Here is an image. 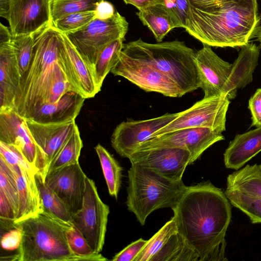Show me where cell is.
Wrapping results in <instances>:
<instances>
[{
  "label": "cell",
  "mask_w": 261,
  "mask_h": 261,
  "mask_svg": "<svg viewBox=\"0 0 261 261\" xmlns=\"http://www.w3.org/2000/svg\"><path fill=\"white\" fill-rule=\"evenodd\" d=\"M62 34L63 39L60 47V62L70 91L77 93L85 99L94 97L100 90L96 84L92 67L83 59L67 36Z\"/></svg>",
  "instance_id": "9a60e30c"
},
{
  "label": "cell",
  "mask_w": 261,
  "mask_h": 261,
  "mask_svg": "<svg viewBox=\"0 0 261 261\" xmlns=\"http://www.w3.org/2000/svg\"><path fill=\"white\" fill-rule=\"evenodd\" d=\"M178 113H167L146 120H127L118 124L113 131L111 141L113 148L121 157L129 158L143 142L178 116Z\"/></svg>",
  "instance_id": "4fadbf2b"
},
{
  "label": "cell",
  "mask_w": 261,
  "mask_h": 261,
  "mask_svg": "<svg viewBox=\"0 0 261 261\" xmlns=\"http://www.w3.org/2000/svg\"><path fill=\"white\" fill-rule=\"evenodd\" d=\"M72 225L42 210L14 222V227L22 232V240L15 254L4 259L17 261H106L100 253L88 256L74 254L66 238V231Z\"/></svg>",
  "instance_id": "277c9868"
},
{
  "label": "cell",
  "mask_w": 261,
  "mask_h": 261,
  "mask_svg": "<svg viewBox=\"0 0 261 261\" xmlns=\"http://www.w3.org/2000/svg\"><path fill=\"white\" fill-rule=\"evenodd\" d=\"M238 56L231 64V69L223 94L229 100L237 96L238 89L244 88L253 80V73L258 64L259 47L248 43L241 47Z\"/></svg>",
  "instance_id": "44dd1931"
},
{
  "label": "cell",
  "mask_w": 261,
  "mask_h": 261,
  "mask_svg": "<svg viewBox=\"0 0 261 261\" xmlns=\"http://www.w3.org/2000/svg\"><path fill=\"white\" fill-rule=\"evenodd\" d=\"M239 3L247 6L253 10L258 11V6L257 0H236Z\"/></svg>",
  "instance_id": "f907efd6"
},
{
  "label": "cell",
  "mask_w": 261,
  "mask_h": 261,
  "mask_svg": "<svg viewBox=\"0 0 261 261\" xmlns=\"http://www.w3.org/2000/svg\"><path fill=\"white\" fill-rule=\"evenodd\" d=\"M231 0H188L192 7L204 11L216 10L225 6Z\"/></svg>",
  "instance_id": "f6af8a7d"
},
{
  "label": "cell",
  "mask_w": 261,
  "mask_h": 261,
  "mask_svg": "<svg viewBox=\"0 0 261 261\" xmlns=\"http://www.w3.org/2000/svg\"><path fill=\"white\" fill-rule=\"evenodd\" d=\"M0 141L16 147L45 179L46 166L43 154L30 132L26 119L13 109H0Z\"/></svg>",
  "instance_id": "30bf717a"
},
{
  "label": "cell",
  "mask_w": 261,
  "mask_h": 261,
  "mask_svg": "<svg viewBox=\"0 0 261 261\" xmlns=\"http://www.w3.org/2000/svg\"><path fill=\"white\" fill-rule=\"evenodd\" d=\"M11 40L0 43V109L15 110L22 76Z\"/></svg>",
  "instance_id": "ffe728a7"
},
{
  "label": "cell",
  "mask_w": 261,
  "mask_h": 261,
  "mask_svg": "<svg viewBox=\"0 0 261 261\" xmlns=\"http://www.w3.org/2000/svg\"><path fill=\"white\" fill-rule=\"evenodd\" d=\"M12 42L15 47L20 71L22 76L31 63L34 48L33 34L13 36Z\"/></svg>",
  "instance_id": "8d00e7d4"
},
{
  "label": "cell",
  "mask_w": 261,
  "mask_h": 261,
  "mask_svg": "<svg viewBox=\"0 0 261 261\" xmlns=\"http://www.w3.org/2000/svg\"><path fill=\"white\" fill-rule=\"evenodd\" d=\"M87 176L79 162L48 172L47 185L69 208L72 217L82 207Z\"/></svg>",
  "instance_id": "e0dca14e"
},
{
  "label": "cell",
  "mask_w": 261,
  "mask_h": 261,
  "mask_svg": "<svg viewBox=\"0 0 261 261\" xmlns=\"http://www.w3.org/2000/svg\"><path fill=\"white\" fill-rule=\"evenodd\" d=\"M82 147L83 142L77 126L71 137L49 164L46 174L78 162Z\"/></svg>",
  "instance_id": "4dcf8cb0"
},
{
  "label": "cell",
  "mask_w": 261,
  "mask_h": 261,
  "mask_svg": "<svg viewBox=\"0 0 261 261\" xmlns=\"http://www.w3.org/2000/svg\"><path fill=\"white\" fill-rule=\"evenodd\" d=\"M13 37L9 28L0 23V43L10 41Z\"/></svg>",
  "instance_id": "c3c4849f"
},
{
  "label": "cell",
  "mask_w": 261,
  "mask_h": 261,
  "mask_svg": "<svg viewBox=\"0 0 261 261\" xmlns=\"http://www.w3.org/2000/svg\"><path fill=\"white\" fill-rule=\"evenodd\" d=\"M16 213L6 195L0 191V219L1 226L6 229L14 227Z\"/></svg>",
  "instance_id": "60d3db41"
},
{
  "label": "cell",
  "mask_w": 261,
  "mask_h": 261,
  "mask_svg": "<svg viewBox=\"0 0 261 261\" xmlns=\"http://www.w3.org/2000/svg\"><path fill=\"white\" fill-rule=\"evenodd\" d=\"M163 4L176 22L178 28L185 29L188 24L190 12L188 0H164Z\"/></svg>",
  "instance_id": "ab89813d"
},
{
  "label": "cell",
  "mask_w": 261,
  "mask_h": 261,
  "mask_svg": "<svg viewBox=\"0 0 261 261\" xmlns=\"http://www.w3.org/2000/svg\"><path fill=\"white\" fill-rule=\"evenodd\" d=\"M229 103L230 100L223 94L203 97L190 108L178 112L174 120L156 132L152 138L194 127H207L222 133L226 129V116Z\"/></svg>",
  "instance_id": "ba28073f"
},
{
  "label": "cell",
  "mask_w": 261,
  "mask_h": 261,
  "mask_svg": "<svg viewBox=\"0 0 261 261\" xmlns=\"http://www.w3.org/2000/svg\"><path fill=\"white\" fill-rule=\"evenodd\" d=\"M69 246L76 255L88 256L95 254L81 231L72 224L66 231Z\"/></svg>",
  "instance_id": "74e56055"
},
{
  "label": "cell",
  "mask_w": 261,
  "mask_h": 261,
  "mask_svg": "<svg viewBox=\"0 0 261 261\" xmlns=\"http://www.w3.org/2000/svg\"><path fill=\"white\" fill-rule=\"evenodd\" d=\"M95 150L99 158L109 194L117 199L121 187L122 168L113 156L98 144Z\"/></svg>",
  "instance_id": "f546056e"
},
{
  "label": "cell",
  "mask_w": 261,
  "mask_h": 261,
  "mask_svg": "<svg viewBox=\"0 0 261 261\" xmlns=\"http://www.w3.org/2000/svg\"><path fill=\"white\" fill-rule=\"evenodd\" d=\"M50 0H10L6 19L13 36L32 34L51 22Z\"/></svg>",
  "instance_id": "2e32d148"
},
{
  "label": "cell",
  "mask_w": 261,
  "mask_h": 261,
  "mask_svg": "<svg viewBox=\"0 0 261 261\" xmlns=\"http://www.w3.org/2000/svg\"><path fill=\"white\" fill-rule=\"evenodd\" d=\"M124 38H120L105 47L98 55L93 66L96 84L100 90L103 82L119 59L123 47Z\"/></svg>",
  "instance_id": "f1b7e54d"
},
{
  "label": "cell",
  "mask_w": 261,
  "mask_h": 261,
  "mask_svg": "<svg viewBox=\"0 0 261 261\" xmlns=\"http://www.w3.org/2000/svg\"><path fill=\"white\" fill-rule=\"evenodd\" d=\"M10 0H0V16L6 18L9 9Z\"/></svg>",
  "instance_id": "681fc988"
},
{
  "label": "cell",
  "mask_w": 261,
  "mask_h": 261,
  "mask_svg": "<svg viewBox=\"0 0 261 261\" xmlns=\"http://www.w3.org/2000/svg\"><path fill=\"white\" fill-rule=\"evenodd\" d=\"M94 12L95 18L105 20L112 17L116 11L112 3L103 0L97 4Z\"/></svg>",
  "instance_id": "bcb514c9"
},
{
  "label": "cell",
  "mask_w": 261,
  "mask_h": 261,
  "mask_svg": "<svg viewBox=\"0 0 261 261\" xmlns=\"http://www.w3.org/2000/svg\"><path fill=\"white\" fill-rule=\"evenodd\" d=\"M256 37L257 38V40L259 42V43H260L259 47L261 48V27H260V28L258 31Z\"/></svg>",
  "instance_id": "816d5d0a"
},
{
  "label": "cell",
  "mask_w": 261,
  "mask_h": 261,
  "mask_svg": "<svg viewBox=\"0 0 261 261\" xmlns=\"http://www.w3.org/2000/svg\"><path fill=\"white\" fill-rule=\"evenodd\" d=\"M177 232L199 261H225L232 213L225 192L210 181L187 186L172 209Z\"/></svg>",
  "instance_id": "6da1fadb"
},
{
  "label": "cell",
  "mask_w": 261,
  "mask_h": 261,
  "mask_svg": "<svg viewBox=\"0 0 261 261\" xmlns=\"http://www.w3.org/2000/svg\"><path fill=\"white\" fill-rule=\"evenodd\" d=\"M26 120L30 132L43 154L47 171L49 164L77 125L75 120L57 123H40L29 119Z\"/></svg>",
  "instance_id": "d6986e66"
},
{
  "label": "cell",
  "mask_w": 261,
  "mask_h": 261,
  "mask_svg": "<svg viewBox=\"0 0 261 261\" xmlns=\"http://www.w3.org/2000/svg\"><path fill=\"white\" fill-rule=\"evenodd\" d=\"M126 204L142 225L154 211L172 209L187 188L182 180L174 181L136 164L128 171Z\"/></svg>",
  "instance_id": "8992f818"
},
{
  "label": "cell",
  "mask_w": 261,
  "mask_h": 261,
  "mask_svg": "<svg viewBox=\"0 0 261 261\" xmlns=\"http://www.w3.org/2000/svg\"><path fill=\"white\" fill-rule=\"evenodd\" d=\"M261 151V126L236 135L224 153L227 169L239 170Z\"/></svg>",
  "instance_id": "cb8c5ba5"
},
{
  "label": "cell",
  "mask_w": 261,
  "mask_h": 261,
  "mask_svg": "<svg viewBox=\"0 0 261 261\" xmlns=\"http://www.w3.org/2000/svg\"><path fill=\"white\" fill-rule=\"evenodd\" d=\"M86 99L77 93L68 91L54 103L41 105L28 118L40 123H57L74 120Z\"/></svg>",
  "instance_id": "7402d4cb"
},
{
  "label": "cell",
  "mask_w": 261,
  "mask_h": 261,
  "mask_svg": "<svg viewBox=\"0 0 261 261\" xmlns=\"http://www.w3.org/2000/svg\"><path fill=\"white\" fill-rule=\"evenodd\" d=\"M83 206L72 217L71 223L81 231L95 253L105 244L109 207L100 198L94 181L87 177Z\"/></svg>",
  "instance_id": "9c48e42d"
},
{
  "label": "cell",
  "mask_w": 261,
  "mask_h": 261,
  "mask_svg": "<svg viewBox=\"0 0 261 261\" xmlns=\"http://www.w3.org/2000/svg\"><path fill=\"white\" fill-rule=\"evenodd\" d=\"M103 0H50V11L52 24L68 15L87 11H94L97 4Z\"/></svg>",
  "instance_id": "d6a6232c"
},
{
  "label": "cell",
  "mask_w": 261,
  "mask_h": 261,
  "mask_svg": "<svg viewBox=\"0 0 261 261\" xmlns=\"http://www.w3.org/2000/svg\"><path fill=\"white\" fill-rule=\"evenodd\" d=\"M36 185L39 192L43 210L67 222H71L70 212L59 196L47 185L43 175L39 171L35 174Z\"/></svg>",
  "instance_id": "4316f807"
},
{
  "label": "cell",
  "mask_w": 261,
  "mask_h": 261,
  "mask_svg": "<svg viewBox=\"0 0 261 261\" xmlns=\"http://www.w3.org/2000/svg\"><path fill=\"white\" fill-rule=\"evenodd\" d=\"M226 189L261 198V164L247 165L229 174Z\"/></svg>",
  "instance_id": "484cf974"
},
{
  "label": "cell",
  "mask_w": 261,
  "mask_h": 261,
  "mask_svg": "<svg viewBox=\"0 0 261 261\" xmlns=\"http://www.w3.org/2000/svg\"><path fill=\"white\" fill-rule=\"evenodd\" d=\"M128 159L131 164H138L174 181L182 180L187 166L191 164L189 151L180 148L136 151Z\"/></svg>",
  "instance_id": "5bb4252c"
},
{
  "label": "cell",
  "mask_w": 261,
  "mask_h": 261,
  "mask_svg": "<svg viewBox=\"0 0 261 261\" xmlns=\"http://www.w3.org/2000/svg\"><path fill=\"white\" fill-rule=\"evenodd\" d=\"M8 166L13 172L18 192L19 210L14 222H17L38 213L43 208L35 181L36 173L18 165Z\"/></svg>",
  "instance_id": "603a6c76"
},
{
  "label": "cell",
  "mask_w": 261,
  "mask_h": 261,
  "mask_svg": "<svg viewBox=\"0 0 261 261\" xmlns=\"http://www.w3.org/2000/svg\"><path fill=\"white\" fill-rule=\"evenodd\" d=\"M128 28L125 17L116 11L110 18H95L83 28L65 35L93 69L100 51L111 42L125 37Z\"/></svg>",
  "instance_id": "52a82bcc"
},
{
  "label": "cell",
  "mask_w": 261,
  "mask_h": 261,
  "mask_svg": "<svg viewBox=\"0 0 261 261\" xmlns=\"http://www.w3.org/2000/svg\"><path fill=\"white\" fill-rule=\"evenodd\" d=\"M0 157L10 166L18 165L30 172H37L16 147L2 141H0Z\"/></svg>",
  "instance_id": "f35d334b"
},
{
  "label": "cell",
  "mask_w": 261,
  "mask_h": 261,
  "mask_svg": "<svg viewBox=\"0 0 261 261\" xmlns=\"http://www.w3.org/2000/svg\"><path fill=\"white\" fill-rule=\"evenodd\" d=\"M248 108L251 114V126H261V88L257 89L250 97Z\"/></svg>",
  "instance_id": "ee69618b"
},
{
  "label": "cell",
  "mask_w": 261,
  "mask_h": 261,
  "mask_svg": "<svg viewBox=\"0 0 261 261\" xmlns=\"http://www.w3.org/2000/svg\"><path fill=\"white\" fill-rule=\"evenodd\" d=\"M137 15L143 24L150 30L159 42H161L171 30L178 28L163 4L142 8L139 10Z\"/></svg>",
  "instance_id": "d4e9b609"
},
{
  "label": "cell",
  "mask_w": 261,
  "mask_h": 261,
  "mask_svg": "<svg viewBox=\"0 0 261 261\" xmlns=\"http://www.w3.org/2000/svg\"><path fill=\"white\" fill-rule=\"evenodd\" d=\"M195 61L204 97L223 94L232 64L220 58L206 44L196 52Z\"/></svg>",
  "instance_id": "ac0fdd59"
},
{
  "label": "cell",
  "mask_w": 261,
  "mask_h": 261,
  "mask_svg": "<svg viewBox=\"0 0 261 261\" xmlns=\"http://www.w3.org/2000/svg\"><path fill=\"white\" fill-rule=\"evenodd\" d=\"M111 72L147 92H157L171 97L182 96L175 84L167 76L145 63L126 56L121 51Z\"/></svg>",
  "instance_id": "8fae6325"
},
{
  "label": "cell",
  "mask_w": 261,
  "mask_h": 261,
  "mask_svg": "<svg viewBox=\"0 0 261 261\" xmlns=\"http://www.w3.org/2000/svg\"><path fill=\"white\" fill-rule=\"evenodd\" d=\"M126 4L134 6L138 10L159 4H163L164 0H123Z\"/></svg>",
  "instance_id": "7dc6e473"
},
{
  "label": "cell",
  "mask_w": 261,
  "mask_h": 261,
  "mask_svg": "<svg viewBox=\"0 0 261 261\" xmlns=\"http://www.w3.org/2000/svg\"><path fill=\"white\" fill-rule=\"evenodd\" d=\"M32 34V58L22 76L15 102V111L25 119L46 103L53 84L65 75L59 58L62 33L50 23Z\"/></svg>",
  "instance_id": "7a4b0ae2"
},
{
  "label": "cell",
  "mask_w": 261,
  "mask_h": 261,
  "mask_svg": "<svg viewBox=\"0 0 261 261\" xmlns=\"http://www.w3.org/2000/svg\"><path fill=\"white\" fill-rule=\"evenodd\" d=\"M22 240L21 230L17 227L13 228L1 238V244L3 249L7 251L17 250Z\"/></svg>",
  "instance_id": "7bdbcfd3"
},
{
  "label": "cell",
  "mask_w": 261,
  "mask_h": 261,
  "mask_svg": "<svg viewBox=\"0 0 261 261\" xmlns=\"http://www.w3.org/2000/svg\"><path fill=\"white\" fill-rule=\"evenodd\" d=\"M94 19V11H87L68 15L53 24L59 32L67 34L83 28Z\"/></svg>",
  "instance_id": "e575fe53"
},
{
  "label": "cell",
  "mask_w": 261,
  "mask_h": 261,
  "mask_svg": "<svg viewBox=\"0 0 261 261\" xmlns=\"http://www.w3.org/2000/svg\"><path fill=\"white\" fill-rule=\"evenodd\" d=\"M148 242L142 238L129 244L112 259L113 261H135Z\"/></svg>",
  "instance_id": "b9f144b4"
},
{
  "label": "cell",
  "mask_w": 261,
  "mask_h": 261,
  "mask_svg": "<svg viewBox=\"0 0 261 261\" xmlns=\"http://www.w3.org/2000/svg\"><path fill=\"white\" fill-rule=\"evenodd\" d=\"M0 191L8 197L17 216L19 210V198L16 181L12 170L1 157Z\"/></svg>",
  "instance_id": "d590c367"
},
{
  "label": "cell",
  "mask_w": 261,
  "mask_h": 261,
  "mask_svg": "<svg viewBox=\"0 0 261 261\" xmlns=\"http://www.w3.org/2000/svg\"><path fill=\"white\" fill-rule=\"evenodd\" d=\"M224 192L231 204L245 214L252 223H261V198L227 189Z\"/></svg>",
  "instance_id": "1f68e13d"
},
{
  "label": "cell",
  "mask_w": 261,
  "mask_h": 261,
  "mask_svg": "<svg viewBox=\"0 0 261 261\" xmlns=\"http://www.w3.org/2000/svg\"><path fill=\"white\" fill-rule=\"evenodd\" d=\"M121 52L169 77L182 96L200 88L196 51L178 40L149 43L141 39L124 44Z\"/></svg>",
  "instance_id": "5b68a950"
},
{
  "label": "cell",
  "mask_w": 261,
  "mask_h": 261,
  "mask_svg": "<svg viewBox=\"0 0 261 261\" xmlns=\"http://www.w3.org/2000/svg\"><path fill=\"white\" fill-rule=\"evenodd\" d=\"M177 232L175 221L172 217L149 240L135 261H150L164 246L170 238Z\"/></svg>",
  "instance_id": "836d02e7"
},
{
  "label": "cell",
  "mask_w": 261,
  "mask_h": 261,
  "mask_svg": "<svg viewBox=\"0 0 261 261\" xmlns=\"http://www.w3.org/2000/svg\"><path fill=\"white\" fill-rule=\"evenodd\" d=\"M224 139L222 133L209 128H187L152 137L142 143L136 151L161 148H183L190 152L192 164L208 148Z\"/></svg>",
  "instance_id": "7c38bea8"
},
{
  "label": "cell",
  "mask_w": 261,
  "mask_h": 261,
  "mask_svg": "<svg viewBox=\"0 0 261 261\" xmlns=\"http://www.w3.org/2000/svg\"><path fill=\"white\" fill-rule=\"evenodd\" d=\"M150 261H199V259L181 234L176 232Z\"/></svg>",
  "instance_id": "83f0119b"
},
{
  "label": "cell",
  "mask_w": 261,
  "mask_h": 261,
  "mask_svg": "<svg viewBox=\"0 0 261 261\" xmlns=\"http://www.w3.org/2000/svg\"><path fill=\"white\" fill-rule=\"evenodd\" d=\"M261 16L249 7L231 0L207 12L190 5L186 31L203 44L220 47H242L256 37Z\"/></svg>",
  "instance_id": "3957f363"
}]
</instances>
